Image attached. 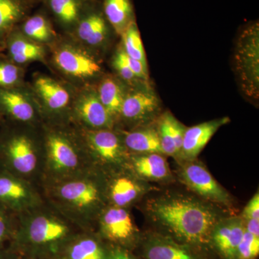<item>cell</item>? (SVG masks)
<instances>
[{"mask_svg": "<svg viewBox=\"0 0 259 259\" xmlns=\"http://www.w3.org/2000/svg\"><path fill=\"white\" fill-rule=\"evenodd\" d=\"M40 189L48 203L81 231H95L99 216L109 205L107 177L97 168L42 185Z\"/></svg>", "mask_w": 259, "mask_h": 259, "instance_id": "obj_1", "label": "cell"}, {"mask_svg": "<svg viewBox=\"0 0 259 259\" xmlns=\"http://www.w3.org/2000/svg\"><path fill=\"white\" fill-rule=\"evenodd\" d=\"M81 230L47 201L17 216L14 237L8 249L20 256L54 259Z\"/></svg>", "mask_w": 259, "mask_h": 259, "instance_id": "obj_2", "label": "cell"}, {"mask_svg": "<svg viewBox=\"0 0 259 259\" xmlns=\"http://www.w3.org/2000/svg\"><path fill=\"white\" fill-rule=\"evenodd\" d=\"M44 164L40 187L95 168L77 127L69 122H42Z\"/></svg>", "mask_w": 259, "mask_h": 259, "instance_id": "obj_3", "label": "cell"}, {"mask_svg": "<svg viewBox=\"0 0 259 259\" xmlns=\"http://www.w3.org/2000/svg\"><path fill=\"white\" fill-rule=\"evenodd\" d=\"M151 212L174 239L190 247L210 244L213 228L219 221L212 209L188 197L158 199L151 204Z\"/></svg>", "mask_w": 259, "mask_h": 259, "instance_id": "obj_4", "label": "cell"}, {"mask_svg": "<svg viewBox=\"0 0 259 259\" xmlns=\"http://www.w3.org/2000/svg\"><path fill=\"white\" fill-rule=\"evenodd\" d=\"M40 125L4 118L0 122V166L40 187L44 164Z\"/></svg>", "mask_w": 259, "mask_h": 259, "instance_id": "obj_5", "label": "cell"}, {"mask_svg": "<svg viewBox=\"0 0 259 259\" xmlns=\"http://www.w3.org/2000/svg\"><path fill=\"white\" fill-rule=\"evenodd\" d=\"M234 67L243 93L252 100L259 97V26L245 25L238 35L234 50Z\"/></svg>", "mask_w": 259, "mask_h": 259, "instance_id": "obj_6", "label": "cell"}, {"mask_svg": "<svg viewBox=\"0 0 259 259\" xmlns=\"http://www.w3.org/2000/svg\"><path fill=\"white\" fill-rule=\"evenodd\" d=\"M76 127L95 168L103 172L105 168L119 171L123 167L127 161L126 148L122 139L112 129Z\"/></svg>", "mask_w": 259, "mask_h": 259, "instance_id": "obj_7", "label": "cell"}, {"mask_svg": "<svg viewBox=\"0 0 259 259\" xmlns=\"http://www.w3.org/2000/svg\"><path fill=\"white\" fill-rule=\"evenodd\" d=\"M32 91L40 105L44 122H66L74 95L64 84L44 74H36Z\"/></svg>", "mask_w": 259, "mask_h": 259, "instance_id": "obj_8", "label": "cell"}, {"mask_svg": "<svg viewBox=\"0 0 259 259\" xmlns=\"http://www.w3.org/2000/svg\"><path fill=\"white\" fill-rule=\"evenodd\" d=\"M46 202L38 185L0 166V204L18 216Z\"/></svg>", "mask_w": 259, "mask_h": 259, "instance_id": "obj_9", "label": "cell"}, {"mask_svg": "<svg viewBox=\"0 0 259 259\" xmlns=\"http://www.w3.org/2000/svg\"><path fill=\"white\" fill-rule=\"evenodd\" d=\"M97 226V234L116 248L131 252L139 243V231L126 208L107 205Z\"/></svg>", "mask_w": 259, "mask_h": 259, "instance_id": "obj_10", "label": "cell"}, {"mask_svg": "<svg viewBox=\"0 0 259 259\" xmlns=\"http://www.w3.org/2000/svg\"><path fill=\"white\" fill-rule=\"evenodd\" d=\"M0 113L5 120L38 127L44 122L40 105L32 90L23 86L0 88Z\"/></svg>", "mask_w": 259, "mask_h": 259, "instance_id": "obj_11", "label": "cell"}, {"mask_svg": "<svg viewBox=\"0 0 259 259\" xmlns=\"http://www.w3.org/2000/svg\"><path fill=\"white\" fill-rule=\"evenodd\" d=\"M70 121L88 130L112 129L114 119L99 98L97 90L83 89L74 95L70 112Z\"/></svg>", "mask_w": 259, "mask_h": 259, "instance_id": "obj_12", "label": "cell"}, {"mask_svg": "<svg viewBox=\"0 0 259 259\" xmlns=\"http://www.w3.org/2000/svg\"><path fill=\"white\" fill-rule=\"evenodd\" d=\"M53 62L60 72L72 79H93L102 71L101 66L93 56L73 44H63L56 48Z\"/></svg>", "mask_w": 259, "mask_h": 259, "instance_id": "obj_13", "label": "cell"}, {"mask_svg": "<svg viewBox=\"0 0 259 259\" xmlns=\"http://www.w3.org/2000/svg\"><path fill=\"white\" fill-rule=\"evenodd\" d=\"M112 27L105 18L101 3L87 0L84 8L72 33L83 45L99 49L106 44Z\"/></svg>", "mask_w": 259, "mask_h": 259, "instance_id": "obj_14", "label": "cell"}, {"mask_svg": "<svg viewBox=\"0 0 259 259\" xmlns=\"http://www.w3.org/2000/svg\"><path fill=\"white\" fill-rule=\"evenodd\" d=\"M117 248L95 231H81L74 235L54 259H116Z\"/></svg>", "mask_w": 259, "mask_h": 259, "instance_id": "obj_15", "label": "cell"}, {"mask_svg": "<svg viewBox=\"0 0 259 259\" xmlns=\"http://www.w3.org/2000/svg\"><path fill=\"white\" fill-rule=\"evenodd\" d=\"M181 175L186 185L204 199L226 205L231 202L228 192L202 165L188 163L182 168Z\"/></svg>", "mask_w": 259, "mask_h": 259, "instance_id": "obj_16", "label": "cell"}, {"mask_svg": "<svg viewBox=\"0 0 259 259\" xmlns=\"http://www.w3.org/2000/svg\"><path fill=\"white\" fill-rule=\"evenodd\" d=\"M159 99L148 89H138L125 94L120 117L131 122H144L159 110Z\"/></svg>", "mask_w": 259, "mask_h": 259, "instance_id": "obj_17", "label": "cell"}, {"mask_svg": "<svg viewBox=\"0 0 259 259\" xmlns=\"http://www.w3.org/2000/svg\"><path fill=\"white\" fill-rule=\"evenodd\" d=\"M245 230L244 223L238 218L219 221L213 228L210 243L223 259H236Z\"/></svg>", "mask_w": 259, "mask_h": 259, "instance_id": "obj_18", "label": "cell"}, {"mask_svg": "<svg viewBox=\"0 0 259 259\" xmlns=\"http://www.w3.org/2000/svg\"><path fill=\"white\" fill-rule=\"evenodd\" d=\"M145 259H199L192 247L177 242L170 237L153 235L143 242Z\"/></svg>", "mask_w": 259, "mask_h": 259, "instance_id": "obj_19", "label": "cell"}, {"mask_svg": "<svg viewBox=\"0 0 259 259\" xmlns=\"http://www.w3.org/2000/svg\"><path fill=\"white\" fill-rule=\"evenodd\" d=\"M229 122V117H225L186 128L181 154L187 159L193 160L208 144L218 130Z\"/></svg>", "mask_w": 259, "mask_h": 259, "instance_id": "obj_20", "label": "cell"}, {"mask_svg": "<svg viewBox=\"0 0 259 259\" xmlns=\"http://www.w3.org/2000/svg\"><path fill=\"white\" fill-rule=\"evenodd\" d=\"M107 180V196L109 205L126 208L141 197L144 187L139 181L120 172Z\"/></svg>", "mask_w": 259, "mask_h": 259, "instance_id": "obj_21", "label": "cell"}, {"mask_svg": "<svg viewBox=\"0 0 259 259\" xmlns=\"http://www.w3.org/2000/svg\"><path fill=\"white\" fill-rule=\"evenodd\" d=\"M5 49L8 51V59L20 66L34 61H45L44 45L25 36L18 27L8 36Z\"/></svg>", "mask_w": 259, "mask_h": 259, "instance_id": "obj_22", "label": "cell"}, {"mask_svg": "<svg viewBox=\"0 0 259 259\" xmlns=\"http://www.w3.org/2000/svg\"><path fill=\"white\" fill-rule=\"evenodd\" d=\"M87 0H42L47 13L59 26L73 32L84 8Z\"/></svg>", "mask_w": 259, "mask_h": 259, "instance_id": "obj_23", "label": "cell"}, {"mask_svg": "<svg viewBox=\"0 0 259 259\" xmlns=\"http://www.w3.org/2000/svg\"><path fill=\"white\" fill-rule=\"evenodd\" d=\"M30 10L22 0H0V51L5 49L10 33L29 16Z\"/></svg>", "mask_w": 259, "mask_h": 259, "instance_id": "obj_24", "label": "cell"}, {"mask_svg": "<svg viewBox=\"0 0 259 259\" xmlns=\"http://www.w3.org/2000/svg\"><path fill=\"white\" fill-rule=\"evenodd\" d=\"M102 9L112 30L122 35L135 20L132 0H102Z\"/></svg>", "mask_w": 259, "mask_h": 259, "instance_id": "obj_25", "label": "cell"}, {"mask_svg": "<svg viewBox=\"0 0 259 259\" xmlns=\"http://www.w3.org/2000/svg\"><path fill=\"white\" fill-rule=\"evenodd\" d=\"M18 28L25 36L41 45L51 44L56 37L51 19L45 11L29 15Z\"/></svg>", "mask_w": 259, "mask_h": 259, "instance_id": "obj_26", "label": "cell"}, {"mask_svg": "<svg viewBox=\"0 0 259 259\" xmlns=\"http://www.w3.org/2000/svg\"><path fill=\"white\" fill-rule=\"evenodd\" d=\"M131 166L139 176L151 180H164L169 175L166 159L160 153H146L134 156Z\"/></svg>", "mask_w": 259, "mask_h": 259, "instance_id": "obj_27", "label": "cell"}, {"mask_svg": "<svg viewBox=\"0 0 259 259\" xmlns=\"http://www.w3.org/2000/svg\"><path fill=\"white\" fill-rule=\"evenodd\" d=\"M122 141L126 149L133 152L140 154L163 153L158 131L154 129L139 130L127 133Z\"/></svg>", "mask_w": 259, "mask_h": 259, "instance_id": "obj_28", "label": "cell"}, {"mask_svg": "<svg viewBox=\"0 0 259 259\" xmlns=\"http://www.w3.org/2000/svg\"><path fill=\"white\" fill-rule=\"evenodd\" d=\"M97 92L102 105L115 120L120 115L125 96L122 84L111 76H107L102 80Z\"/></svg>", "mask_w": 259, "mask_h": 259, "instance_id": "obj_29", "label": "cell"}, {"mask_svg": "<svg viewBox=\"0 0 259 259\" xmlns=\"http://www.w3.org/2000/svg\"><path fill=\"white\" fill-rule=\"evenodd\" d=\"M122 38V49L132 59L147 64L146 54L141 34L136 21L133 22L121 35Z\"/></svg>", "mask_w": 259, "mask_h": 259, "instance_id": "obj_30", "label": "cell"}, {"mask_svg": "<svg viewBox=\"0 0 259 259\" xmlns=\"http://www.w3.org/2000/svg\"><path fill=\"white\" fill-rule=\"evenodd\" d=\"M24 71L22 66L9 59H0V88H10L23 85Z\"/></svg>", "mask_w": 259, "mask_h": 259, "instance_id": "obj_31", "label": "cell"}, {"mask_svg": "<svg viewBox=\"0 0 259 259\" xmlns=\"http://www.w3.org/2000/svg\"><path fill=\"white\" fill-rule=\"evenodd\" d=\"M17 216L0 204V248H8L14 237Z\"/></svg>", "mask_w": 259, "mask_h": 259, "instance_id": "obj_32", "label": "cell"}, {"mask_svg": "<svg viewBox=\"0 0 259 259\" xmlns=\"http://www.w3.org/2000/svg\"><path fill=\"white\" fill-rule=\"evenodd\" d=\"M259 253V237L245 231L237 248L236 259H255Z\"/></svg>", "mask_w": 259, "mask_h": 259, "instance_id": "obj_33", "label": "cell"}, {"mask_svg": "<svg viewBox=\"0 0 259 259\" xmlns=\"http://www.w3.org/2000/svg\"><path fill=\"white\" fill-rule=\"evenodd\" d=\"M158 136L162 152L168 156L177 155L176 147L172 137L171 128H170L169 121H168V112L163 114L160 119L158 126Z\"/></svg>", "mask_w": 259, "mask_h": 259, "instance_id": "obj_34", "label": "cell"}, {"mask_svg": "<svg viewBox=\"0 0 259 259\" xmlns=\"http://www.w3.org/2000/svg\"><path fill=\"white\" fill-rule=\"evenodd\" d=\"M112 66L120 76L121 79L126 82L132 83L139 80L130 68L126 60L125 51L122 48L119 49L116 52L112 60Z\"/></svg>", "mask_w": 259, "mask_h": 259, "instance_id": "obj_35", "label": "cell"}, {"mask_svg": "<svg viewBox=\"0 0 259 259\" xmlns=\"http://www.w3.org/2000/svg\"><path fill=\"white\" fill-rule=\"evenodd\" d=\"M168 121H169L170 128H171L172 137L176 147L177 155L180 154L186 127L181 123L180 121L174 117L171 112H168Z\"/></svg>", "mask_w": 259, "mask_h": 259, "instance_id": "obj_36", "label": "cell"}, {"mask_svg": "<svg viewBox=\"0 0 259 259\" xmlns=\"http://www.w3.org/2000/svg\"><path fill=\"white\" fill-rule=\"evenodd\" d=\"M243 217L248 220H259V194L258 192L252 197L245 206L243 212Z\"/></svg>", "mask_w": 259, "mask_h": 259, "instance_id": "obj_37", "label": "cell"}, {"mask_svg": "<svg viewBox=\"0 0 259 259\" xmlns=\"http://www.w3.org/2000/svg\"><path fill=\"white\" fill-rule=\"evenodd\" d=\"M245 231L253 236L259 237V220H248L245 225Z\"/></svg>", "mask_w": 259, "mask_h": 259, "instance_id": "obj_38", "label": "cell"}, {"mask_svg": "<svg viewBox=\"0 0 259 259\" xmlns=\"http://www.w3.org/2000/svg\"><path fill=\"white\" fill-rule=\"evenodd\" d=\"M116 259H139L136 258L134 254H132L131 251L127 250H121L117 248L116 252Z\"/></svg>", "mask_w": 259, "mask_h": 259, "instance_id": "obj_39", "label": "cell"}, {"mask_svg": "<svg viewBox=\"0 0 259 259\" xmlns=\"http://www.w3.org/2000/svg\"><path fill=\"white\" fill-rule=\"evenodd\" d=\"M17 255L8 248H0V259H16Z\"/></svg>", "mask_w": 259, "mask_h": 259, "instance_id": "obj_40", "label": "cell"}, {"mask_svg": "<svg viewBox=\"0 0 259 259\" xmlns=\"http://www.w3.org/2000/svg\"><path fill=\"white\" fill-rule=\"evenodd\" d=\"M27 6H28L29 8H33L34 6L39 4V3H42V0H22Z\"/></svg>", "mask_w": 259, "mask_h": 259, "instance_id": "obj_41", "label": "cell"}, {"mask_svg": "<svg viewBox=\"0 0 259 259\" xmlns=\"http://www.w3.org/2000/svg\"><path fill=\"white\" fill-rule=\"evenodd\" d=\"M16 259H37V258H27V257L20 256V255H18V256H17Z\"/></svg>", "mask_w": 259, "mask_h": 259, "instance_id": "obj_42", "label": "cell"}, {"mask_svg": "<svg viewBox=\"0 0 259 259\" xmlns=\"http://www.w3.org/2000/svg\"><path fill=\"white\" fill-rule=\"evenodd\" d=\"M2 120H3V116H2L1 113H0V122H1Z\"/></svg>", "mask_w": 259, "mask_h": 259, "instance_id": "obj_43", "label": "cell"}, {"mask_svg": "<svg viewBox=\"0 0 259 259\" xmlns=\"http://www.w3.org/2000/svg\"><path fill=\"white\" fill-rule=\"evenodd\" d=\"M95 1L100 2V3H101L102 0H95Z\"/></svg>", "mask_w": 259, "mask_h": 259, "instance_id": "obj_44", "label": "cell"}]
</instances>
